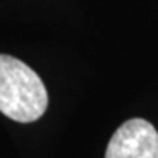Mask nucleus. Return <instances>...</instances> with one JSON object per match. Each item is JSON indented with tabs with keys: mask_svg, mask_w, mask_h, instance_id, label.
Returning <instances> with one entry per match:
<instances>
[{
	"mask_svg": "<svg viewBox=\"0 0 158 158\" xmlns=\"http://www.w3.org/2000/svg\"><path fill=\"white\" fill-rule=\"evenodd\" d=\"M105 158H158V132L142 118L121 124L106 147Z\"/></svg>",
	"mask_w": 158,
	"mask_h": 158,
	"instance_id": "nucleus-2",
	"label": "nucleus"
},
{
	"mask_svg": "<svg viewBox=\"0 0 158 158\" xmlns=\"http://www.w3.org/2000/svg\"><path fill=\"white\" fill-rule=\"evenodd\" d=\"M47 105V89L37 73L15 56L0 53V111L18 123H32Z\"/></svg>",
	"mask_w": 158,
	"mask_h": 158,
	"instance_id": "nucleus-1",
	"label": "nucleus"
}]
</instances>
